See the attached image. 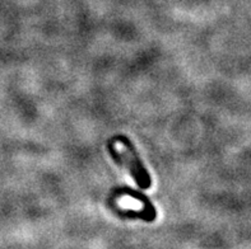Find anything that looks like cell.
Wrapping results in <instances>:
<instances>
[{
  "label": "cell",
  "instance_id": "1",
  "mask_svg": "<svg viewBox=\"0 0 251 249\" xmlns=\"http://www.w3.org/2000/svg\"><path fill=\"white\" fill-rule=\"evenodd\" d=\"M115 139H116V141L121 142L125 148V152H123L120 154L123 165H126L129 168V172L135 178V182H137V184L140 188H150L151 184H152V180H151L148 170L146 169V167H144L142 160H140L139 155H138L137 150H135V146L133 145V142L127 139V137H125V136H118Z\"/></svg>",
  "mask_w": 251,
  "mask_h": 249
},
{
  "label": "cell",
  "instance_id": "2",
  "mask_svg": "<svg viewBox=\"0 0 251 249\" xmlns=\"http://www.w3.org/2000/svg\"><path fill=\"white\" fill-rule=\"evenodd\" d=\"M123 193H126V195L131 196V197H135V199L139 200L140 202H143L146 205V211H147V221H153V219H156V208L153 207V205L151 204V201L148 200L147 196H144L143 193L138 192V191H133L131 188H125L124 191H121Z\"/></svg>",
  "mask_w": 251,
  "mask_h": 249
}]
</instances>
